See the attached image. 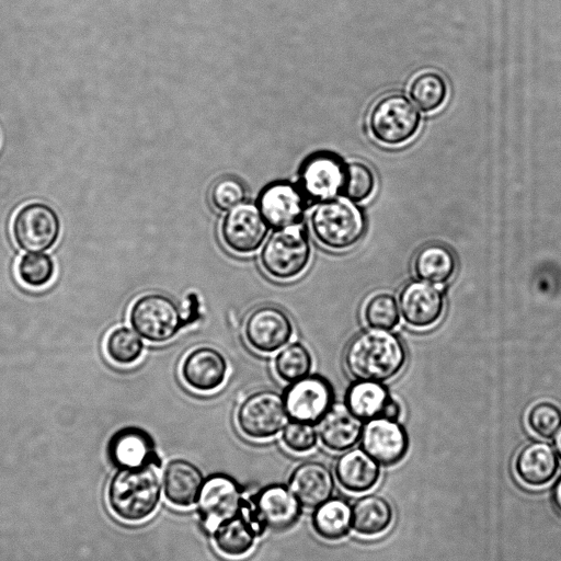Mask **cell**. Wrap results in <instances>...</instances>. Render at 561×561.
Returning <instances> with one entry per match:
<instances>
[{"mask_svg":"<svg viewBox=\"0 0 561 561\" xmlns=\"http://www.w3.org/2000/svg\"><path fill=\"white\" fill-rule=\"evenodd\" d=\"M405 360L402 341L388 330L373 328L354 336L344 354V365L354 378L376 382L397 376Z\"/></svg>","mask_w":561,"mask_h":561,"instance_id":"cell-1","label":"cell"},{"mask_svg":"<svg viewBox=\"0 0 561 561\" xmlns=\"http://www.w3.org/2000/svg\"><path fill=\"white\" fill-rule=\"evenodd\" d=\"M159 467L149 463L138 468H122L113 477L108 486V502L119 518L137 523L153 515L163 491Z\"/></svg>","mask_w":561,"mask_h":561,"instance_id":"cell-2","label":"cell"},{"mask_svg":"<svg viewBox=\"0 0 561 561\" xmlns=\"http://www.w3.org/2000/svg\"><path fill=\"white\" fill-rule=\"evenodd\" d=\"M184 317L178 304L169 296L149 293L138 297L129 310L133 329L146 341L165 343L184 327L194 322Z\"/></svg>","mask_w":561,"mask_h":561,"instance_id":"cell-3","label":"cell"},{"mask_svg":"<svg viewBox=\"0 0 561 561\" xmlns=\"http://www.w3.org/2000/svg\"><path fill=\"white\" fill-rule=\"evenodd\" d=\"M310 257V241L301 225L274 229L260 253L263 270L280 280L299 276L307 268Z\"/></svg>","mask_w":561,"mask_h":561,"instance_id":"cell-4","label":"cell"},{"mask_svg":"<svg viewBox=\"0 0 561 561\" xmlns=\"http://www.w3.org/2000/svg\"><path fill=\"white\" fill-rule=\"evenodd\" d=\"M310 224L317 240L336 251L353 247L365 229L359 209L351 201L339 198L319 203L311 215Z\"/></svg>","mask_w":561,"mask_h":561,"instance_id":"cell-5","label":"cell"},{"mask_svg":"<svg viewBox=\"0 0 561 561\" xmlns=\"http://www.w3.org/2000/svg\"><path fill=\"white\" fill-rule=\"evenodd\" d=\"M288 420L283 394L272 389L248 394L236 412L238 428L251 439H267L277 435Z\"/></svg>","mask_w":561,"mask_h":561,"instance_id":"cell-6","label":"cell"},{"mask_svg":"<svg viewBox=\"0 0 561 561\" xmlns=\"http://www.w3.org/2000/svg\"><path fill=\"white\" fill-rule=\"evenodd\" d=\"M368 124L375 139L383 145L397 146L416 134L420 114L405 96L388 94L374 105Z\"/></svg>","mask_w":561,"mask_h":561,"instance_id":"cell-7","label":"cell"},{"mask_svg":"<svg viewBox=\"0 0 561 561\" xmlns=\"http://www.w3.org/2000/svg\"><path fill=\"white\" fill-rule=\"evenodd\" d=\"M245 499L239 483L227 474L205 479L197 499L204 528L213 534L222 523L238 516Z\"/></svg>","mask_w":561,"mask_h":561,"instance_id":"cell-8","label":"cell"},{"mask_svg":"<svg viewBox=\"0 0 561 561\" xmlns=\"http://www.w3.org/2000/svg\"><path fill=\"white\" fill-rule=\"evenodd\" d=\"M283 398L289 420L317 425L334 404V389L325 377L309 374L289 383Z\"/></svg>","mask_w":561,"mask_h":561,"instance_id":"cell-9","label":"cell"},{"mask_svg":"<svg viewBox=\"0 0 561 561\" xmlns=\"http://www.w3.org/2000/svg\"><path fill=\"white\" fill-rule=\"evenodd\" d=\"M12 233L16 244L28 253L50 249L58 240L60 221L56 211L43 203L20 208L13 219Z\"/></svg>","mask_w":561,"mask_h":561,"instance_id":"cell-10","label":"cell"},{"mask_svg":"<svg viewBox=\"0 0 561 561\" xmlns=\"http://www.w3.org/2000/svg\"><path fill=\"white\" fill-rule=\"evenodd\" d=\"M342 159L331 152H317L302 163L299 184L308 203H322L342 194L345 178Z\"/></svg>","mask_w":561,"mask_h":561,"instance_id":"cell-11","label":"cell"},{"mask_svg":"<svg viewBox=\"0 0 561 561\" xmlns=\"http://www.w3.org/2000/svg\"><path fill=\"white\" fill-rule=\"evenodd\" d=\"M243 333L249 345L255 351L274 353L289 343L294 334V324L283 309L263 305L248 314Z\"/></svg>","mask_w":561,"mask_h":561,"instance_id":"cell-12","label":"cell"},{"mask_svg":"<svg viewBox=\"0 0 561 561\" xmlns=\"http://www.w3.org/2000/svg\"><path fill=\"white\" fill-rule=\"evenodd\" d=\"M270 226L257 205L242 203L225 216L220 232L229 250L239 254L257 251L265 241Z\"/></svg>","mask_w":561,"mask_h":561,"instance_id":"cell-13","label":"cell"},{"mask_svg":"<svg viewBox=\"0 0 561 561\" xmlns=\"http://www.w3.org/2000/svg\"><path fill=\"white\" fill-rule=\"evenodd\" d=\"M307 205L308 202L301 190L288 182L267 185L257 199L262 216L274 229L300 225Z\"/></svg>","mask_w":561,"mask_h":561,"instance_id":"cell-14","label":"cell"},{"mask_svg":"<svg viewBox=\"0 0 561 561\" xmlns=\"http://www.w3.org/2000/svg\"><path fill=\"white\" fill-rule=\"evenodd\" d=\"M363 449L382 466L398 463L407 454L408 436L397 422L385 417L369 420L360 436Z\"/></svg>","mask_w":561,"mask_h":561,"instance_id":"cell-15","label":"cell"},{"mask_svg":"<svg viewBox=\"0 0 561 561\" xmlns=\"http://www.w3.org/2000/svg\"><path fill=\"white\" fill-rule=\"evenodd\" d=\"M228 369V362L220 351L198 346L185 355L180 371L183 381L193 390L213 392L224 385Z\"/></svg>","mask_w":561,"mask_h":561,"instance_id":"cell-16","label":"cell"},{"mask_svg":"<svg viewBox=\"0 0 561 561\" xmlns=\"http://www.w3.org/2000/svg\"><path fill=\"white\" fill-rule=\"evenodd\" d=\"M398 306L410 327L426 329L440 319L445 304L437 287L425 282H410L401 289Z\"/></svg>","mask_w":561,"mask_h":561,"instance_id":"cell-17","label":"cell"},{"mask_svg":"<svg viewBox=\"0 0 561 561\" xmlns=\"http://www.w3.org/2000/svg\"><path fill=\"white\" fill-rule=\"evenodd\" d=\"M288 486L302 506L316 508L332 497L335 481L328 466L308 460L293 470Z\"/></svg>","mask_w":561,"mask_h":561,"instance_id":"cell-18","label":"cell"},{"mask_svg":"<svg viewBox=\"0 0 561 561\" xmlns=\"http://www.w3.org/2000/svg\"><path fill=\"white\" fill-rule=\"evenodd\" d=\"M108 454L121 468H138L149 463L161 466L152 436L145 430L127 426L110 439Z\"/></svg>","mask_w":561,"mask_h":561,"instance_id":"cell-19","label":"cell"},{"mask_svg":"<svg viewBox=\"0 0 561 561\" xmlns=\"http://www.w3.org/2000/svg\"><path fill=\"white\" fill-rule=\"evenodd\" d=\"M253 503L266 527L277 530L293 526L302 507L289 486L284 484H271L262 489Z\"/></svg>","mask_w":561,"mask_h":561,"instance_id":"cell-20","label":"cell"},{"mask_svg":"<svg viewBox=\"0 0 561 561\" xmlns=\"http://www.w3.org/2000/svg\"><path fill=\"white\" fill-rule=\"evenodd\" d=\"M204 481L197 466L185 459H173L164 468L162 490L170 504L185 508L197 502Z\"/></svg>","mask_w":561,"mask_h":561,"instance_id":"cell-21","label":"cell"},{"mask_svg":"<svg viewBox=\"0 0 561 561\" xmlns=\"http://www.w3.org/2000/svg\"><path fill=\"white\" fill-rule=\"evenodd\" d=\"M362 420L344 404H333L318 423V435L322 445L331 451L344 453L360 439Z\"/></svg>","mask_w":561,"mask_h":561,"instance_id":"cell-22","label":"cell"},{"mask_svg":"<svg viewBox=\"0 0 561 561\" xmlns=\"http://www.w3.org/2000/svg\"><path fill=\"white\" fill-rule=\"evenodd\" d=\"M559 460L554 449L545 442H531L520 448L515 458L518 479L531 488L549 483L557 474Z\"/></svg>","mask_w":561,"mask_h":561,"instance_id":"cell-23","label":"cell"},{"mask_svg":"<svg viewBox=\"0 0 561 561\" xmlns=\"http://www.w3.org/2000/svg\"><path fill=\"white\" fill-rule=\"evenodd\" d=\"M335 477L346 491L363 493L379 481L380 469L364 449H348L336 460Z\"/></svg>","mask_w":561,"mask_h":561,"instance_id":"cell-24","label":"cell"},{"mask_svg":"<svg viewBox=\"0 0 561 561\" xmlns=\"http://www.w3.org/2000/svg\"><path fill=\"white\" fill-rule=\"evenodd\" d=\"M392 520V506L381 495H363L352 506V528L360 536L381 535L390 527Z\"/></svg>","mask_w":561,"mask_h":561,"instance_id":"cell-25","label":"cell"},{"mask_svg":"<svg viewBox=\"0 0 561 561\" xmlns=\"http://www.w3.org/2000/svg\"><path fill=\"white\" fill-rule=\"evenodd\" d=\"M413 271L422 282L443 285L456 271L453 252L444 244L430 243L422 247L414 255Z\"/></svg>","mask_w":561,"mask_h":561,"instance_id":"cell-26","label":"cell"},{"mask_svg":"<svg viewBox=\"0 0 561 561\" xmlns=\"http://www.w3.org/2000/svg\"><path fill=\"white\" fill-rule=\"evenodd\" d=\"M312 527L325 540L342 539L352 527V507L340 497H331L316 507Z\"/></svg>","mask_w":561,"mask_h":561,"instance_id":"cell-27","label":"cell"},{"mask_svg":"<svg viewBox=\"0 0 561 561\" xmlns=\"http://www.w3.org/2000/svg\"><path fill=\"white\" fill-rule=\"evenodd\" d=\"M215 548L228 558L248 554L255 546L257 535L239 514L219 525L211 534Z\"/></svg>","mask_w":561,"mask_h":561,"instance_id":"cell-28","label":"cell"},{"mask_svg":"<svg viewBox=\"0 0 561 561\" xmlns=\"http://www.w3.org/2000/svg\"><path fill=\"white\" fill-rule=\"evenodd\" d=\"M389 398L380 382L358 380L348 387L345 405L362 421L371 420L380 416Z\"/></svg>","mask_w":561,"mask_h":561,"instance_id":"cell-29","label":"cell"},{"mask_svg":"<svg viewBox=\"0 0 561 561\" xmlns=\"http://www.w3.org/2000/svg\"><path fill=\"white\" fill-rule=\"evenodd\" d=\"M312 368V355L301 342H291L279 350L274 358V370L279 379L294 382L308 376Z\"/></svg>","mask_w":561,"mask_h":561,"instance_id":"cell-30","label":"cell"},{"mask_svg":"<svg viewBox=\"0 0 561 561\" xmlns=\"http://www.w3.org/2000/svg\"><path fill=\"white\" fill-rule=\"evenodd\" d=\"M409 92L420 110L433 112L445 102L447 84L439 73L427 70L413 78Z\"/></svg>","mask_w":561,"mask_h":561,"instance_id":"cell-31","label":"cell"},{"mask_svg":"<svg viewBox=\"0 0 561 561\" xmlns=\"http://www.w3.org/2000/svg\"><path fill=\"white\" fill-rule=\"evenodd\" d=\"M144 348V339L127 327L112 330L105 343L107 356L118 365L136 363L141 357Z\"/></svg>","mask_w":561,"mask_h":561,"instance_id":"cell-32","label":"cell"},{"mask_svg":"<svg viewBox=\"0 0 561 561\" xmlns=\"http://www.w3.org/2000/svg\"><path fill=\"white\" fill-rule=\"evenodd\" d=\"M363 316L368 327L389 331L398 324L400 310L392 295L378 293L367 299Z\"/></svg>","mask_w":561,"mask_h":561,"instance_id":"cell-33","label":"cell"},{"mask_svg":"<svg viewBox=\"0 0 561 561\" xmlns=\"http://www.w3.org/2000/svg\"><path fill=\"white\" fill-rule=\"evenodd\" d=\"M55 263L46 253H27L18 264V275L26 286L38 288L47 285L54 277Z\"/></svg>","mask_w":561,"mask_h":561,"instance_id":"cell-34","label":"cell"},{"mask_svg":"<svg viewBox=\"0 0 561 561\" xmlns=\"http://www.w3.org/2000/svg\"><path fill=\"white\" fill-rule=\"evenodd\" d=\"M375 176L368 165L362 162L346 164L342 194L351 202H363L374 192Z\"/></svg>","mask_w":561,"mask_h":561,"instance_id":"cell-35","label":"cell"},{"mask_svg":"<svg viewBox=\"0 0 561 561\" xmlns=\"http://www.w3.org/2000/svg\"><path fill=\"white\" fill-rule=\"evenodd\" d=\"M529 430L541 438H551L561 427V410L549 401H539L526 415Z\"/></svg>","mask_w":561,"mask_h":561,"instance_id":"cell-36","label":"cell"},{"mask_svg":"<svg viewBox=\"0 0 561 561\" xmlns=\"http://www.w3.org/2000/svg\"><path fill=\"white\" fill-rule=\"evenodd\" d=\"M318 430L314 424L288 420L282 430V442L293 453L304 454L313 449L318 443Z\"/></svg>","mask_w":561,"mask_h":561,"instance_id":"cell-37","label":"cell"},{"mask_svg":"<svg viewBox=\"0 0 561 561\" xmlns=\"http://www.w3.org/2000/svg\"><path fill=\"white\" fill-rule=\"evenodd\" d=\"M245 195L247 191L243 183L233 176H224L216 180L210 188V201L214 207L221 211H229L242 204Z\"/></svg>","mask_w":561,"mask_h":561,"instance_id":"cell-38","label":"cell"},{"mask_svg":"<svg viewBox=\"0 0 561 561\" xmlns=\"http://www.w3.org/2000/svg\"><path fill=\"white\" fill-rule=\"evenodd\" d=\"M401 412L402 409L400 403L396 399L390 397L382 409L380 417L397 421L400 417Z\"/></svg>","mask_w":561,"mask_h":561,"instance_id":"cell-39","label":"cell"},{"mask_svg":"<svg viewBox=\"0 0 561 561\" xmlns=\"http://www.w3.org/2000/svg\"><path fill=\"white\" fill-rule=\"evenodd\" d=\"M551 497L556 510L561 514V478L554 484Z\"/></svg>","mask_w":561,"mask_h":561,"instance_id":"cell-40","label":"cell"},{"mask_svg":"<svg viewBox=\"0 0 561 561\" xmlns=\"http://www.w3.org/2000/svg\"><path fill=\"white\" fill-rule=\"evenodd\" d=\"M554 447H556V451L557 454L560 456L561 458V427L560 430L557 432L556 434V437H554Z\"/></svg>","mask_w":561,"mask_h":561,"instance_id":"cell-41","label":"cell"}]
</instances>
